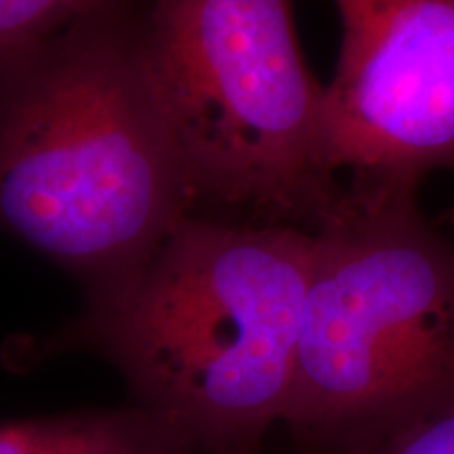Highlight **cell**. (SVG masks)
Instances as JSON below:
<instances>
[{
	"instance_id": "obj_1",
	"label": "cell",
	"mask_w": 454,
	"mask_h": 454,
	"mask_svg": "<svg viewBox=\"0 0 454 454\" xmlns=\"http://www.w3.org/2000/svg\"><path fill=\"white\" fill-rule=\"evenodd\" d=\"M311 263L303 227L190 213L76 334L196 454H259L291 400Z\"/></svg>"
},
{
	"instance_id": "obj_2",
	"label": "cell",
	"mask_w": 454,
	"mask_h": 454,
	"mask_svg": "<svg viewBox=\"0 0 454 454\" xmlns=\"http://www.w3.org/2000/svg\"><path fill=\"white\" fill-rule=\"evenodd\" d=\"M194 213L137 27L82 21L0 72V227L104 293Z\"/></svg>"
},
{
	"instance_id": "obj_4",
	"label": "cell",
	"mask_w": 454,
	"mask_h": 454,
	"mask_svg": "<svg viewBox=\"0 0 454 454\" xmlns=\"http://www.w3.org/2000/svg\"><path fill=\"white\" fill-rule=\"evenodd\" d=\"M137 36L194 213L204 204L316 231L345 184L294 0H150Z\"/></svg>"
},
{
	"instance_id": "obj_3",
	"label": "cell",
	"mask_w": 454,
	"mask_h": 454,
	"mask_svg": "<svg viewBox=\"0 0 454 454\" xmlns=\"http://www.w3.org/2000/svg\"><path fill=\"white\" fill-rule=\"evenodd\" d=\"M454 397V242L417 187L345 184L314 231L284 427L362 454Z\"/></svg>"
},
{
	"instance_id": "obj_8",
	"label": "cell",
	"mask_w": 454,
	"mask_h": 454,
	"mask_svg": "<svg viewBox=\"0 0 454 454\" xmlns=\"http://www.w3.org/2000/svg\"><path fill=\"white\" fill-rule=\"evenodd\" d=\"M362 454H454V397Z\"/></svg>"
},
{
	"instance_id": "obj_5",
	"label": "cell",
	"mask_w": 454,
	"mask_h": 454,
	"mask_svg": "<svg viewBox=\"0 0 454 454\" xmlns=\"http://www.w3.org/2000/svg\"><path fill=\"white\" fill-rule=\"evenodd\" d=\"M328 160L349 184L419 187L454 164V0H333Z\"/></svg>"
},
{
	"instance_id": "obj_7",
	"label": "cell",
	"mask_w": 454,
	"mask_h": 454,
	"mask_svg": "<svg viewBox=\"0 0 454 454\" xmlns=\"http://www.w3.org/2000/svg\"><path fill=\"white\" fill-rule=\"evenodd\" d=\"M116 0H0V72L43 44L95 17Z\"/></svg>"
},
{
	"instance_id": "obj_6",
	"label": "cell",
	"mask_w": 454,
	"mask_h": 454,
	"mask_svg": "<svg viewBox=\"0 0 454 454\" xmlns=\"http://www.w3.org/2000/svg\"><path fill=\"white\" fill-rule=\"evenodd\" d=\"M0 454H196L164 419L135 411L0 423Z\"/></svg>"
}]
</instances>
